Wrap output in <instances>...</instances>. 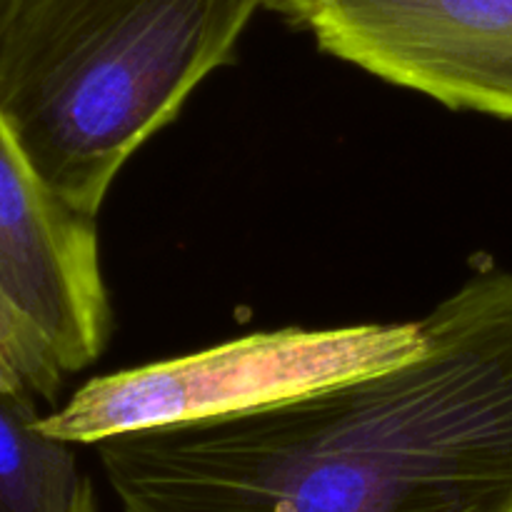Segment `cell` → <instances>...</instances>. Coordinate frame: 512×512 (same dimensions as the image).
<instances>
[{
  "label": "cell",
  "instance_id": "3",
  "mask_svg": "<svg viewBox=\"0 0 512 512\" xmlns=\"http://www.w3.org/2000/svg\"><path fill=\"white\" fill-rule=\"evenodd\" d=\"M425 348L420 320L283 328L88 380L38 415L45 435L95 445L135 430L228 418L408 363Z\"/></svg>",
  "mask_w": 512,
  "mask_h": 512
},
{
  "label": "cell",
  "instance_id": "7",
  "mask_svg": "<svg viewBox=\"0 0 512 512\" xmlns=\"http://www.w3.org/2000/svg\"><path fill=\"white\" fill-rule=\"evenodd\" d=\"M65 378L53 348L0 290V395L20 403L55 400Z\"/></svg>",
  "mask_w": 512,
  "mask_h": 512
},
{
  "label": "cell",
  "instance_id": "5",
  "mask_svg": "<svg viewBox=\"0 0 512 512\" xmlns=\"http://www.w3.org/2000/svg\"><path fill=\"white\" fill-rule=\"evenodd\" d=\"M95 220L38 178L0 115V290L68 375L103 355L113 325Z\"/></svg>",
  "mask_w": 512,
  "mask_h": 512
},
{
  "label": "cell",
  "instance_id": "6",
  "mask_svg": "<svg viewBox=\"0 0 512 512\" xmlns=\"http://www.w3.org/2000/svg\"><path fill=\"white\" fill-rule=\"evenodd\" d=\"M35 403L0 395V512H98L73 443L38 428Z\"/></svg>",
  "mask_w": 512,
  "mask_h": 512
},
{
  "label": "cell",
  "instance_id": "2",
  "mask_svg": "<svg viewBox=\"0 0 512 512\" xmlns=\"http://www.w3.org/2000/svg\"><path fill=\"white\" fill-rule=\"evenodd\" d=\"M265 0H0V115L38 178L98 218L140 145L235 58Z\"/></svg>",
  "mask_w": 512,
  "mask_h": 512
},
{
  "label": "cell",
  "instance_id": "1",
  "mask_svg": "<svg viewBox=\"0 0 512 512\" xmlns=\"http://www.w3.org/2000/svg\"><path fill=\"white\" fill-rule=\"evenodd\" d=\"M408 363L95 443L123 512H512V273L480 268Z\"/></svg>",
  "mask_w": 512,
  "mask_h": 512
},
{
  "label": "cell",
  "instance_id": "4",
  "mask_svg": "<svg viewBox=\"0 0 512 512\" xmlns=\"http://www.w3.org/2000/svg\"><path fill=\"white\" fill-rule=\"evenodd\" d=\"M263 8L385 83L512 120V0H265Z\"/></svg>",
  "mask_w": 512,
  "mask_h": 512
}]
</instances>
